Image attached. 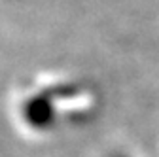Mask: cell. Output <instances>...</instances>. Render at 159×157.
<instances>
[{
    "mask_svg": "<svg viewBox=\"0 0 159 157\" xmlns=\"http://www.w3.org/2000/svg\"><path fill=\"white\" fill-rule=\"evenodd\" d=\"M23 119L32 129H49L55 121V108L48 95H36L23 104Z\"/></svg>",
    "mask_w": 159,
    "mask_h": 157,
    "instance_id": "obj_1",
    "label": "cell"
},
{
    "mask_svg": "<svg viewBox=\"0 0 159 157\" xmlns=\"http://www.w3.org/2000/svg\"><path fill=\"white\" fill-rule=\"evenodd\" d=\"M114 157H123V155H114Z\"/></svg>",
    "mask_w": 159,
    "mask_h": 157,
    "instance_id": "obj_2",
    "label": "cell"
}]
</instances>
